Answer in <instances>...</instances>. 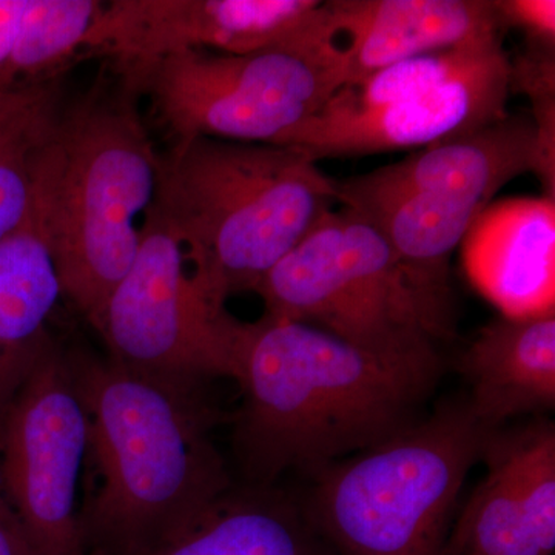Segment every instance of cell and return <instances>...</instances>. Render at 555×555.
I'll use <instances>...</instances> for the list:
<instances>
[{
    "instance_id": "obj_5",
    "label": "cell",
    "mask_w": 555,
    "mask_h": 555,
    "mask_svg": "<svg viewBox=\"0 0 555 555\" xmlns=\"http://www.w3.org/2000/svg\"><path fill=\"white\" fill-rule=\"evenodd\" d=\"M109 72L149 101L171 147L196 138L280 145L345 86L349 54L321 2L301 30L270 49L184 51Z\"/></svg>"
},
{
    "instance_id": "obj_23",
    "label": "cell",
    "mask_w": 555,
    "mask_h": 555,
    "mask_svg": "<svg viewBox=\"0 0 555 555\" xmlns=\"http://www.w3.org/2000/svg\"><path fill=\"white\" fill-rule=\"evenodd\" d=\"M528 94L537 129V175L555 177V57L554 47L529 42L528 50L511 60V91Z\"/></svg>"
},
{
    "instance_id": "obj_25",
    "label": "cell",
    "mask_w": 555,
    "mask_h": 555,
    "mask_svg": "<svg viewBox=\"0 0 555 555\" xmlns=\"http://www.w3.org/2000/svg\"><path fill=\"white\" fill-rule=\"evenodd\" d=\"M0 555H36L20 517L0 496Z\"/></svg>"
},
{
    "instance_id": "obj_13",
    "label": "cell",
    "mask_w": 555,
    "mask_h": 555,
    "mask_svg": "<svg viewBox=\"0 0 555 555\" xmlns=\"http://www.w3.org/2000/svg\"><path fill=\"white\" fill-rule=\"evenodd\" d=\"M326 7L349 54L346 83L397 62L502 38L503 31L491 0H331Z\"/></svg>"
},
{
    "instance_id": "obj_16",
    "label": "cell",
    "mask_w": 555,
    "mask_h": 555,
    "mask_svg": "<svg viewBox=\"0 0 555 555\" xmlns=\"http://www.w3.org/2000/svg\"><path fill=\"white\" fill-rule=\"evenodd\" d=\"M470 387L467 409L485 429L555 404V312L500 317L478 332L459 361Z\"/></svg>"
},
{
    "instance_id": "obj_15",
    "label": "cell",
    "mask_w": 555,
    "mask_h": 555,
    "mask_svg": "<svg viewBox=\"0 0 555 555\" xmlns=\"http://www.w3.org/2000/svg\"><path fill=\"white\" fill-rule=\"evenodd\" d=\"M43 175L46 166L30 215L0 243V430L40 357L56 341L50 321L64 297L51 250Z\"/></svg>"
},
{
    "instance_id": "obj_10",
    "label": "cell",
    "mask_w": 555,
    "mask_h": 555,
    "mask_svg": "<svg viewBox=\"0 0 555 555\" xmlns=\"http://www.w3.org/2000/svg\"><path fill=\"white\" fill-rule=\"evenodd\" d=\"M320 5L318 0H109L83 39L82 57L127 68L184 51L255 53L292 38Z\"/></svg>"
},
{
    "instance_id": "obj_11",
    "label": "cell",
    "mask_w": 555,
    "mask_h": 555,
    "mask_svg": "<svg viewBox=\"0 0 555 555\" xmlns=\"http://www.w3.org/2000/svg\"><path fill=\"white\" fill-rule=\"evenodd\" d=\"M511 93V57L499 40L469 67L433 89L371 112L315 113L287 133L280 147L297 150L313 163L426 149L506 118Z\"/></svg>"
},
{
    "instance_id": "obj_2",
    "label": "cell",
    "mask_w": 555,
    "mask_h": 555,
    "mask_svg": "<svg viewBox=\"0 0 555 555\" xmlns=\"http://www.w3.org/2000/svg\"><path fill=\"white\" fill-rule=\"evenodd\" d=\"M90 423L100 488L79 514L86 551L141 555L195 524L232 489L210 437L204 387L144 377L65 350Z\"/></svg>"
},
{
    "instance_id": "obj_19",
    "label": "cell",
    "mask_w": 555,
    "mask_h": 555,
    "mask_svg": "<svg viewBox=\"0 0 555 555\" xmlns=\"http://www.w3.org/2000/svg\"><path fill=\"white\" fill-rule=\"evenodd\" d=\"M62 80L0 91V243L24 224L60 124Z\"/></svg>"
},
{
    "instance_id": "obj_18",
    "label": "cell",
    "mask_w": 555,
    "mask_h": 555,
    "mask_svg": "<svg viewBox=\"0 0 555 555\" xmlns=\"http://www.w3.org/2000/svg\"><path fill=\"white\" fill-rule=\"evenodd\" d=\"M491 203L466 196L420 193L360 210L416 278L451 299L449 261Z\"/></svg>"
},
{
    "instance_id": "obj_21",
    "label": "cell",
    "mask_w": 555,
    "mask_h": 555,
    "mask_svg": "<svg viewBox=\"0 0 555 555\" xmlns=\"http://www.w3.org/2000/svg\"><path fill=\"white\" fill-rule=\"evenodd\" d=\"M481 456L488 470L456 514L441 555H547L526 520L495 430Z\"/></svg>"
},
{
    "instance_id": "obj_7",
    "label": "cell",
    "mask_w": 555,
    "mask_h": 555,
    "mask_svg": "<svg viewBox=\"0 0 555 555\" xmlns=\"http://www.w3.org/2000/svg\"><path fill=\"white\" fill-rule=\"evenodd\" d=\"M266 315L297 321L390 358L438 356L452 299L426 287L366 218L331 211L262 278Z\"/></svg>"
},
{
    "instance_id": "obj_8",
    "label": "cell",
    "mask_w": 555,
    "mask_h": 555,
    "mask_svg": "<svg viewBox=\"0 0 555 555\" xmlns=\"http://www.w3.org/2000/svg\"><path fill=\"white\" fill-rule=\"evenodd\" d=\"M241 323L228 309L211 305L193 276L181 240L153 203L137 257L93 327L108 360L178 386L235 379Z\"/></svg>"
},
{
    "instance_id": "obj_17",
    "label": "cell",
    "mask_w": 555,
    "mask_h": 555,
    "mask_svg": "<svg viewBox=\"0 0 555 555\" xmlns=\"http://www.w3.org/2000/svg\"><path fill=\"white\" fill-rule=\"evenodd\" d=\"M141 555H321L294 505L266 491L230 489L181 534Z\"/></svg>"
},
{
    "instance_id": "obj_22",
    "label": "cell",
    "mask_w": 555,
    "mask_h": 555,
    "mask_svg": "<svg viewBox=\"0 0 555 555\" xmlns=\"http://www.w3.org/2000/svg\"><path fill=\"white\" fill-rule=\"evenodd\" d=\"M496 440L505 452L514 486L532 535L547 555L555 550V429L553 423L502 433Z\"/></svg>"
},
{
    "instance_id": "obj_1",
    "label": "cell",
    "mask_w": 555,
    "mask_h": 555,
    "mask_svg": "<svg viewBox=\"0 0 555 555\" xmlns=\"http://www.w3.org/2000/svg\"><path fill=\"white\" fill-rule=\"evenodd\" d=\"M440 357L390 358L321 328L262 315L241 323L236 415L241 465L262 488L291 469L312 473L412 425L436 385Z\"/></svg>"
},
{
    "instance_id": "obj_14",
    "label": "cell",
    "mask_w": 555,
    "mask_h": 555,
    "mask_svg": "<svg viewBox=\"0 0 555 555\" xmlns=\"http://www.w3.org/2000/svg\"><path fill=\"white\" fill-rule=\"evenodd\" d=\"M463 261L473 286L503 317L555 312V201L486 207L463 241Z\"/></svg>"
},
{
    "instance_id": "obj_4",
    "label": "cell",
    "mask_w": 555,
    "mask_h": 555,
    "mask_svg": "<svg viewBox=\"0 0 555 555\" xmlns=\"http://www.w3.org/2000/svg\"><path fill=\"white\" fill-rule=\"evenodd\" d=\"M138 102L118 76H102L62 109L47 156V218L62 295L91 327L137 257L158 192L160 155Z\"/></svg>"
},
{
    "instance_id": "obj_24",
    "label": "cell",
    "mask_w": 555,
    "mask_h": 555,
    "mask_svg": "<svg viewBox=\"0 0 555 555\" xmlns=\"http://www.w3.org/2000/svg\"><path fill=\"white\" fill-rule=\"evenodd\" d=\"M495 9L503 31L509 27L520 28L528 42L554 46V0H496Z\"/></svg>"
},
{
    "instance_id": "obj_6",
    "label": "cell",
    "mask_w": 555,
    "mask_h": 555,
    "mask_svg": "<svg viewBox=\"0 0 555 555\" xmlns=\"http://www.w3.org/2000/svg\"><path fill=\"white\" fill-rule=\"evenodd\" d=\"M489 434L466 403L451 404L323 467L310 496V526L339 555H441Z\"/></svg>"
},
{
    "instance_id": "obj_20",
    "label": "cell",
    "mask_w": 555,
    "mask_h": 555,
    "mask_svg": "<svg viewBox=\"0 0 555 555\" xmlns=\"http://www.w3.org/2000/svg\"><path fill=\"white\" fill-rule=\"evenodd\" d=\"M82 36V17L65 0H0V91L62 79Z\"/></svg>"
},
{
    "instance_id": "obj_12",
    "label": "cell",
    "mask_w": 555,
    "mask_h": 555,
    "mask_svg": "<svg viewBox=\"0 0 555 555\" xmlns=\"http://www.w3.org/2000/svg\"><path fill=\"white\" fill-rule=\"evenodd\" d=\"M537 164L534 120L507 115L363 177L335 181V196L343 207L357 211L420 193L491 203L514 178L535 173Z\"/></svg>"
},
{
    "instance_id": "obj_9",
    "label": "cell",
    "mask_w": 555,
    "mask_h": 555,
    "mask_svg": "<svg viewBox=\"0 0 555 555\" xmlns=\"http://www.w3.org/2000/svg\"><path fill=\"white\" fill-rule=\"evenodd\" d=\"M90 423L60 343L46 350L0 430L7 502L36 555H86L78 486Z\"/></svg>"
},
{
    "instance_id": "obj_3",
    "label": "cell",
    "mask_w": 555,
    "mask_h": 555,
    "mask_svg": "<svg viewBox=\"0 0 555 555\" xmlns=\"http://www.w3.org/2000/svg\"><path fill=\"white\" fill-rule=\"evenodd\" d=\"M335 204V179L294 149L196 138L160 156L155 206L219 309L257 291Z\"/></svg>"
}]
</instances>
